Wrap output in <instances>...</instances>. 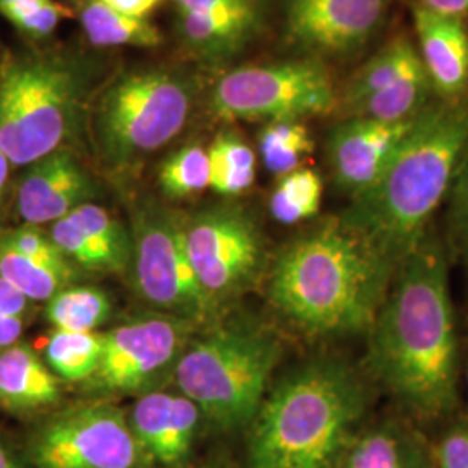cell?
I'll return each instance as SVG.
<instances>
[{"mask_svg":"<svg viewBox=\"0 0 468 468\" xmlns=\"http://www.w3.org/2000/svg\"><path fill=\"white\" fill-rule=\"evenodd\" d=\"M421 71L427 69L421 63L419 50L406 37H398L356 73L346 92L347 108L368 98L369 94Z\"/></svg>","mask_w":468,"mask_h":468,"instance_id":"obj_21","label":"cell"},{"mask_svg":"<svg viewBox=\"0 0 468 468\" xmlns=\"http://www.w3.org/2000/svg\"><path fill=\"white\" fill-rule=\"evenodd\" d=\"M79 271L54 268L13 250L0 239V280L15 286L28 301L48 302L59 290L75 284Z\"/></svg>","mask_w":468,"mask_h":468,"instance_id":"obj_24","label":"cell"},{"mask_svg":"<svg viewBox=\"0 0 468 468\" xmlns=\"http://www.w3.org/2000/svg\"><path fill=\"white\" fill-rule=\"evenodd\" d=\"M183 239L195 278L218 311L245 293L264 269L262 236L241 208L214 207L186 218Z\"/></svg>","mask_w":468,"mask_h":468,"instance_id":"obj_12","label":"cell"},{"mask_svg":"<svg viewBox=\"0 0 468 468\" xmlns=\"http://www.w3.org/2000/svg\"><path fill=\"white\" fill-rule=\"evenodd\" d=\"M135 292L160 314L195 324L212 321L218 309L205 295L189 264L183 239V218L146 201L135 208L131 234Z\"/></svg>","mask_w":468,"mask_h":468,"instance_id":"obj_8","label":"cell"},{"mask_svg":"<svg viewBox=\"0 0 468 468\" xmlns=\"http://www.w3.org/2000/svg\"><path fill=\"white\" fill-rule=\"evenodd\" d=\"M387 9L388 0H288L286 30L303 49L344 56L367 46Z\"/></svg>","mask_w":468,"mask_h":468,"instance_id":"obj_13","label":"cell"},{"mask_svg":"<svg viewBox=\"0 0 468 468\" xmlns=\"http://www.w3.org/2000/svg\"><path fill=\"white\" fill-rule=\"evenodd\" d=\"M434 468H468V411H458L431 437Z\"/></svg>","mask_w":468,"mask_h":468,"instance_id":"obj_34","label":"cell"},{"mask_svg":"<svg viewBox=\"0 0 468 468\" xmlns=\"http://www.w3.org/2000/svg\"><path fill=\"white\" fill-rule=\"evenodd\" d=\"M84 96L79 69L56 56L28 54L0 69V153L28 167L65 148Z\"/></svg>","mask_w":468,"mask_h":468,"instance_id":"obj_6","label":"cell"},{"mask_svg":"<svg viewBox=\"0 0 468 468\" xmlns=\"http://www.w3.org/2000/svg\"><path fill=\"white\" fill-rule=\"evenodd\" d=\"M58 399V377L30 346L17 342L0 351V408L11 413H30Z\"/></svg>","mask_w":468,"mask_h":468,"instance_id":"obj_19","label":"cell"},{"mask_svg":"<svg viewBox=\"0 0 468 468\" xmlns=\"http://www.w3.org/2000/svg\"><path fill=\"white\" fill-rule=\"evenodd\" d=\"M65 16H68V9H65L61 4H58L56 0H48L30 16L19 19L15 27L23 34L42 38V37L52 34L56 30V27L59 25V21Z\"/></svg>","mask_w":468,"mask_h":468,"instance_id":"obj_36","label":"cell"},{"mask_svg":"<svg viewBox=\"0 0 468 468\" xmlns=\"http://www.w3.org/2000/svg\"><path fill=\"white\" fill-rule=\"evenodd\" d=\"M419 115L399 122L352 117L340 123L328 139L335 185L351 198L367 189L411 133Z\"/></svg>","mask_w":468,"mask_h":468,"instance_id":"obj_14","label":"cell"},{"mask_svg":"<svg viewBox=\"0 0 468 468\" xmlns=\"http://www.w3.org/2000/svg\"><path fill=\"white\" fill-rule=\"evenodd\" d=\"M80 21L89 42L98 48H156L162 44V34L148 17L127 16L102 0H84Z\"/></svg>","mask_w":468,"mask_h":468,"instance_id":"obj_20","label":"cell"},{"mask_svg":"<svg viewBox=\"0 0 468 468\" xmlns=\"http://www.w3.org/2000/svg\"><path fill=\"white\" fill-rule=\"evenodd\" d=\"M280 359L282 344L268 328L250 321L222 323L193 336L174 382L218 431H247Z\"/></svg>","mask_w":468,"mask_h":468,"instance_id":"obj_5","label":"cell"},{"mask_svg":"<svg viewBox=\"0 0 468 468\" xmlns=\"http://www.w3.org/2000/svg\"><path fill=\"white\" fill-rule=\"evenodd\" d=\"M323 198V181L311 168H297L280 177L274 187L269 210L282 224H297L316 216Z\"/></svg>","mask_w":468,"mask_h":468,"instance_id":"obj_27","label":"cell"},{"mask_svg":"<svg viewBox=\"0 0 468 468\" xmlns=\"http://www.w3.org/2000/svg\"><path fill=\"white\" fill-rule=\"evenodd\" d=\"M96 197V185L80 160L67 150L54 151L23 174L16 193L19 218L30 226L67 218Z\"/></svg>","mask_w":468,"mask_h":468,"instance_id":"obj_16","label":"cell"},{"mask_svg":"<svg viewBox=\"0 0 468 468\" xmlns=\"http://www.w3.org/2000/svg\"><path fill=\"white\" fill-rule=\"evenodd\" d=\"M467 148L468 100L431 102L380 176L352 197L338 222L399 268L431 231Z\"/></svg>","mask_w":468,"mask_h":468,"instance_id":"obj_2","label":"cell"},{"mask_svg":"<svg viewBox=\"0 0 468 468\" xmlns=\"http://www.w3.org/2000/svg\"><path fill=\"white\" fill-rule=\"evenodd\" d=\"M446 201L442 243L452 266L462 268L468 284V148L456 168Z\"/></svg>","mask_w":468,"mask_h":468,"instance_id":"obj_32","label":"cell"},{"mask_svg":"<svg viewBox=\"0 0 468 468\" xmlns=\"http://www.w3.org/2000/svg\"><path fill=\"white\" fill-rule=\"evenodd\" d=\"M259 150L268 170L284 176L299 168L302 160L314 150V143L299 120L271 122L261 133Z\"/></svg>","mask_w":468,"mask_h":468,"instance_id":"obj_28","label":"cell"},{"mask_svg":"<svg viewBox=\"0 0 468 468\" xmlns=\"http://www.w3.org/2000/svg\"><path fill=\"white\" fill-rule=\"evenodd\" d=\"M203 415L181 392H148L127 411L129 425L154 468H186L197 448Z\"/></svg>","mask_w":468,"mask_h":468,"instance_id":"obj_15","label":"cell"},{"mask_svg":"<svg viewBox=\"0 0 468 468\" xmlns=\"http://www.w3.org/2000/svg\"><path fill=\"white\" fill-rule=\"evenodd\" d=\"M69 218L80 226V229L106 255L113 274L125 272L129 269L133 247L131 234L106 208L96 205L94 201H89L73 210Z\"/></svg>","mask_w":468,"mask_h":468,"instance_id":"obj_29","label":"cell"},{"mask_svg":"<svg viewBox=\"0 0 468 468\" xmlns=\"http://www.w3.org/2000/svg\"><path fill=\"white\" fill-rule=\"evenodd\" d=\"M198 324L167 314L131 319L104 334L100 367L87 380L96 396H144L162 390Z\"/></svg>","mask_w":468,"mask_h":468,"instance_id":"obj_11","label":"cell"},{"mask_svg":"<svg viewBox=\"0 0 468 468\" xmlns=\"http://www.w3.org/2000/svg\"><path fill=\"white\" fill-rule=\"evenodd\" d=\"M421 5L439 15L452 17H460L468 11V0H423Z\"/></svg>","mask_w":468,"mask_h":468,"instance_id":"obj_41","label":"cell"},{"mask_svg":"<svg viewBox=\"0 0 468 468\" xmlns=\"http://www.w3.org/2000/svg\"><path fill=\"white\" fill-rule=\"evenodd\" d=\"M0 239L13 250L19 251L42 264L67 271H79L68 262L67 257L56 247L49 233L38 229V226L27 224L23 228L4 231L0 233Z\"/></svg>","mask_w":468,"mask_h":468,"instance_id":"obj_35","label":"cell"},{"mask_svg":"<svg viewBox=\"0 0 468 468\" xmlns=\"http://www.w3.org/2000/svg\"><path fill=\"white\" fill-rule=\"evenodd\" d=\"M334 82L316 59L245 67L226 73L212 90L210 110L226 122H288L330 113Z\"/></svg>","mask_w":468,"mask_h":468,"instance_id":"obj_9","label":"cell"},{"mask_svg":"<svg viewBox=\"0 0 468 468\" xmlns=\"http://www.w3.org/2000/svg\"><path fill=\"white\" fill-rule=\"evenodd\" d=\"M177 13L195 15L218 23L245 46L261 27V9L257 0H172Z\"/></svg>","mask_w":468,"mask_h":468,"instance_id":"obj_31","label":"cell"},{"mask_svg":"<svg viewBox=\"0 0 468 468\" xmlns=\"http://www.w3.org/2000/svg\"><path fill=\"white\" fill-rule=\"evenodd\" d=\"M48 233L71 266L89 272H112L106 255L69 216L52 222Z\"/></svg>","mask_w":468,"mask_h":468,"instance_id":"obj_33","label":"cell"},{"mask_svg":"<svg viewBox=\"0 0 468 468\" xmlns=\"http://www.w3.org/2000/svg\"><path fill=\"white\" fill-rule=\"evenodd\" d=\"M371 392L357 369L313 359L274 385L247 427V468H336L367 423Z\"/></svg>","mask_w":468,"mask_h":468,"instance_id":"obj_4","label":"cell"},{"mask_svg":"<svg viewBox=\"0 0 468 468\" xmlns=\"http://www.w3.org/2000/svg\"><path fill=\"white\" fill-rule=\"evenodd\" d=\"M34 468H154L139 446L127 411L84 402L44 420L28 441Z\"/></svg>","mask_w":468,"mask_h":468,"instance_id":"obj_10","label":"cell"},{"mask_svg":"<svg viewBox=\"0 0 468 468\" xmlns=\"http://www.w3.org/2000/svg\"><path fill=\"white\" fill-rule=\"evenodd\" d=\"M46 2L48 0H0V15L16 25L19 19L30 16Z\"/></svg>","mask_w":468,"mask_h":468,"instance_id":"obj_38","label":"cell"},{"mask_svg":"<svg viewBox=\"0 0 468 468\" xmlns=\"http://www.w3.org/2000/svg\"><path fill=\"white\" fill-rule=\"evenodd\" d=\"M191 108L193 85L179 73L148 69L122 77L96 108L102 158L115 168L134 165L185 129Z\"/></svg>","mask_w":468,"mask_h":468,"instance_id":"obj_7","label":"cell"},{"mask_svg":"<svg viewBox=\"0 0 468 468\" xmlns=\"http://www.w3.org/2000/svg\"><path fill=\"white\" fill-rule=\"evenodd\" d=\"M158 185L172 200H185L210 186L208 150L201 144H186L174 151L160 167Z\"/></svg>","mask_w":468,"mask_h":468,"instance_id":"obj_30","label":"cell"},{"mask_svg":"<svg viewBox=\"0 0 468 468\" xmlns=\"http://www.w3.org/2000/svg\"><path fill=\"white\" fill-rule=\"evenodd\" d=\"M113 314V302L98 286L69 284L46 302L44 316L56 330L96 332Z\"/></svg>","mask_w":468,"mask_h":468,"instance_id":"obj_22","label":"cell"},{"mask_svg":"<svg viewBox=\"0 0 468 468\" xmlns=\"http://www.w3.org/2000/svg\"><path fill=\"white\" fill-rule=\"evenodd\" d=\"M210 187L222 197H238L255 181V153L238 135H218L208 148Z\"/></svg>","mask_w":468,"mask_h":468,"instance_id":"obj_26","label":"cell"},{"mask_svg":"<svg viewBox=\"0 0 468 468\" xmlns=\"http://www.w3.org/2000/svg\"><path fill=\"white\" fill-rule=\"evenodd\" d=\"M11 167H13V165L9 164V160L0 153V205H2L4 195H5V187H7V183H9Z\"/></svg>","mask_w":468,"mask_h":468,"instance_id":"obj_43","label":"cell"},{"mask_svg":"<svg viewBox=\"0 0 468 468\" xmlns=\"http://www.w3.org/2000/svg\"><path fill=\"white\" fill-rule=\"evenodd\" d=\"M465 382H467V388H468V357H467V367H465Z\"/></svg>","mask_w":468,"mask_h":468,"instance_id":"obj_44","label":"cell"},{"mask_svg":"<svg viewBox=\"0 0 468 468\" xmlns=\"http://www.w3.org/2000/svg\"><path fill=\"white\" fill-rule=\"evenodd\" d=\"M106 5L127 16L146 17L160 4V0H102Z\"/></svg>","mask_w":468,"mask_h":468,"instance_id":"obj_39","label":"cell"},{"mask_svg":"<svg viewBox=\"0 0 468 468\" xmlns=\"http://www.w3.org/2000/svg\"><path fill=\"white\" fill-rule=\"evenodd\" d=\"M336 468H434L431 437L399 413L368 420Z\"/></svg>","mask_w":468,"mask_h":468,"instance_id":"obj_17","label":"cell"},{"mask_svg":"<svg viewBox=\"0 0 468 468\" xmlns=\"http://www.w3.org/2000/svg\"><path fill=\"white\" fill-rule=\"evenodd\" d=\"M0 468H28L0 434Z\"/></svg>","mask_w":468,"mask_h":468,"instance_id":"obj_42","label":"cell"},{"mask_svg":"<svg viewBox=\"0 0 468 468\" xmlns=\"http://www.w3.org/2000/svg\"><path fill=\"white\" fill-rule=\"evenodd\" d=\"M450 266L442 238L429 231L399 264L367 334L369 384L423 429L460 410L462 347Z\"/></svg>","mask_w":468,"mask_h":468,"instance_id":"obj_1","label":"cell"},{"mask_svg":"<svg viewBox=\"0 0 468 468\" xmlns=\"http://www.w3.org/2000/svg\"><path fill=\"white\" fill-rule=\"evenodd\" d=\"M434 85L427 71L402 79L382 90L369 94L368 98L351 106L352 117L375 118L385 122H399L415 117L431 102V92Z\"/></svg>","mask_w":468,"mask_h":468,"instance_id":"obj_25","label":"cell"},{"mask_svg":"<svg viewBox=\"0 0 468 468\" xmlns=\"http://www.w3.org/2000/svg\"><path fill=\"white\" fill-rule=\"evenodd\" d=\"M27 319L15 316H0V351L11 347L19 342L25 332Z\"/></svg>","mask_w":468,"mask_h":468,"instance_id":"obj_40","label":"cell"},{"mask_svg":"<svg viewBox=\"0 0 468 468\" xmlns=\"http://www.w3.org/2000/svg\"><path fill=\"white\" fill-rule=\"evenodd\" d=\"M34 302L28 301L15 286L0 280V316L25 318L30 314Z\"/></svg>","mask_w":468,"mask_h":468,"instance_id":"obj_37","label":"cell"},{"mask_svg":"<svg viewBox=\"0 0 468 468\" xmlns=\"http://www.w3.org/2000/svg\"><path fill=\"white\" fill-rule=\"evenodd\" d=\"M104 334L54 330L46 344V365L67 382H87L98 371Z\"/></svg>","mask_w":468,"mask_h":468,"instance_id":"obj_23","label":"cell"},{"mask_svg":"<svg viewBox=\"0 0 468 468\" xmlns=\"http://www.w3.org/2000/svg\"><path fill=\"white\" fill-rule=\"evenodd\" d=\"M420 58L435 90L456 100L468 85V34L460 17L415 5Z\"/></svg>","mask_w":468,"mask_h":468,"instance_id":"obj_18","label":"cell"},{"mask_svg":"<svg viewBox=\"0 0 468 468\" xmlns=\"http://www.w3.org/2000/svg\"><path fill=\"white\" fill-rule=\"evenodd\" d=\"M396 271L335 218L278 253L269 272V301L309 336L367 335Z\"/></svg>","mask_w":468,"mask_h":468,"instance_id":"obj_3","label":"cell"}]
</instances>
